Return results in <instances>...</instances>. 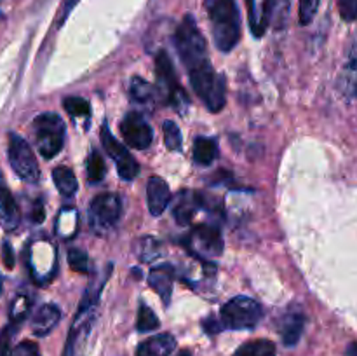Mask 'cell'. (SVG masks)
Masks as SVG:
<instances>
[{"mask_svg": "<svg viewBox=\"0 0 357 356\" xmlns=\"http://www.w3.org/2000/svg\"><path fill=\"white\" fill-rule=\"evenodd\" d=\"M121 212L122 202L117 194H112V192L98 194L89 206L91 223H93V227L96 225L98 229H108V227L115 225V222L121 216Z\"/></svg>", "mask_w": 357, "mask_h": 356, "instance_id": "obj_10", "label": "cell"}, {"mask_svg": "<svg viewBox=\"0 0 357 356\" xmlns=\"http://www.w3.org/2000/svg\"><path fill=\"white\" fill-rule=\"evenodd\" d=\"M136 328H138V332H152L159 328V318L155 316V313H153L146 304H142V306H139Z\"/></svg>", "mask_w": 357, "mask_h": 356, "instance_id": "obj_26", "label": "cell"}, {"mask_svg": "<svg viewBox=\"0 0 357 356\" xmlns=\"http://www.w3.org/2000/svg\"><path fill=\"white\" fill-rule=\"evenodd\" d=\"M10 356H40V349L35 342L23 341L10 351Z\"/></svg>", "mask_w": 357, "mask_h": 356, "instance_id": "obj_32", "label": "cell"}, {"mask_svg": "<svg viewBox=\"0 0 357 356\" xmlns=\"http://www.w3.org/2000/svg\"><path fill=\"white\" fill-rule=\"evenodd\" d=\"M291 0H272L271 2V21H275L278 27H284Z\"/></svg>", "mask_w": 357, "mask_h": 356, "instance_id": "obj_30", "label": "cell"}, {"mask_svg": "<svg viewBox=\"0 0 357 356\" xmlns=\"http://www.w3.org/2000/svg\"><path fill=\"white\" fill-rule=\"evenodd\" d=\"M63 107L73 117H82V115H89L91 105L89 101L84 100L80 96H68L63 100Z\"/></svg>", "mask_w": 357, "mask_h": 356, "instance_id": "obj_27", "label": "cell"}, {"mask_svg": "<svg viewBox=\"0 0 357 356\" xmlns=\"http://www.w3.org/2000/svg\"><path fill=\"white\" fill-rule=\"evenodd\" d=\"M173 281H174V271L171 265H157L150 271L149 274V285L155 290L160 295L164 302H169L171 293H173Z\"/></svg>", "mask_w": 357, "mask_h": 356, "instance_id": "obj_18", "label": "cell"}, {"mask_svg": "<svg viewBox=\"0 0 357 356\" xmlns=\"http://www.w3.org/2000/svg\"><path fill=\"white\" fill-rule=\"evenodd\" d=\"M202 205H204V202H202V195L199 194V192L181 191L173 206L174 218H176V222L181 223V225H188Z\"/></svg>", "mask_w": 357, "mask_h": 356, "instance_id": "obj_14", "label": "cell"}, {"mask_svg": "<svg viewBox=\"0 0 357 356\" xmlns=\"http://www.w3.org/2000/svg\"><path fill=\"white\" fill-rule=\"evenodd\" d=\"M101 143H103L105 150L110 154L112 157L117 163V173L122 180H132L136 178V175L139 173V166L136 163L135 157L129 154V150L112 135V131L108 129L107 124H103L101 128Z\"/></svg>", "mask_w": 357, "mask_h": 356, "instance_id": "obj_9", "label": "cell"}, {"mask_svg": "<svg viewBox=\"0 0 357 356\" xmlns=\"http://www.w3.org/2000/svg\"><path fill=\"white\" fill-rule=\"evenodd\" d=\"M176 348V339L171 334H157L136 348V356H169Z\"/></svg>", "mask_w": 357, "mask_h": 356, "instance_id": "obj_17", "label": "cell"}, {"mask_svg": "<svg viewBox=\"0 0 357 356\" xmlns=\"http://www.w3.org/2000/svg\"><path fill=\"white\" fill-rule=\"evenodd\" d=\"M176 356H192V353L188 351V349H185V351H180V353H178Z\"/></svg>", "mask_w": 357, "mask_h": 356, "instance_id": "obj_40", "label": "cell"}, {"mask_svg": "<svg viewBox=\"0 0 357 356\" xmlns=\"http://www.w3.org/2000/svg\"><path fill=\"white\" fill-rule=\"evenodd\" d=\"M162 131H164V143H166L167 149L173 150V152L181 150L183 138H181V131H180V128L176 126V122L166 121L162 126Z\"/></svg>", "mask_w": 357, "mask_h": 356, "instance_id": "obj_25", "label": "cell"}, {"mask_svg": "<svg viewBox=\"0 0 357 356\" xmlns=\"http://www.w3.org/2000/svg\"><path fill=\"white\" fill-rule=\"evenodd\" d=\"M7 156H9L10 168L21 180L28 181V184H37L40 178V168H38L37 157L26 140L21 138L16 133H10Z\"/></svg>", "mask_w": 357, "mask_h": 356, "instance_id": "obj_8", "label": "cell"}, {"mask_svg": "<svg viewBox=\"0 0 357 356\" xmlns=\"http://www.w3.org/2000/svg\"><path fill=\"white\" fill-rule=\"evenodd\" d=\"M28 313H30V299L24 295L16 297V300L10 306V321H13V325L21 323L28 316Z\"/></svg>", "mask_w": 357, "mask_h": 356, "instance_id": "obj_29", "label": "cell"}, {"mask_svg": "<svg viewBox=\"0 0 357 356\" xmlns=\"http://www.w3.org/2000/svg\"><path fill=\"white\" fill-rule=\"evenodd\" d=\"M218 51L229 52L241 38V14L236 0H204Z\"/></svg>", "mask_w": 357, "mask_h": 356, "instance_id": "obj_1", "label": "cell"}, {"mask_svg": "<svg viewBox=\"0 0 357 356\" xmlns=\"http://www.w3.org/2000/svg\"><path fill=\"white\" fill-rule=\"evenodd\" d=\"M232 356H275V344L268 339L244 342Z\"/></svg>", "mask_w": 357, "mask_h": 356, "instance_id": "obj_20", "label": "cell"}, {"mask_svg": "<svg viewBox=\"0 0 357 356\" xmlns=\"http://www.w3.org/2000/svg\"><path fill=\"white\" fill-rule=\"evenodd\" d=\"M21 222V212L17 206L16 199L13 198L9 188L0 181V225L3 230L10 232V230L17 229Z\"/></svg>", "mask_w": 357, "mask_h": 356, "instance_id": "obj_15", "label": "cell"}, {"mask_svg": "<svg viewBox=\"0 0 357 356\" xmlns=\"http://www.w3.org/2000/svg\"><path fill=\"white\" fill-rule=\"evenodd\" d=\"M105 173H107V166H105L103 157L100 152L93 150L89 159H87V178H89L91 184H94V181L103 180Z\"/></svg>", "mask_w": 357, "mask_h": 356, "instance_id": "obj_24", "label": "cell"}, {"mask_svg": "<svg viewBox=\"0 0 357 356\" xmlns=\"http://www.w3.org/2000/svg\"><path fill=\"white\" fill-rule=\"evenodd\" d=\"M338 10L344 21H354L357 17V0H338Z\"/></svg>", "mask_w": 357, "mask_h": 356, "instance_id": "obj_33", "label": "cell"}, {"mask_svg": "<svg viewBox=\"0 0 357 356\" xmlns=\"http://www.w3.org/2000/svg\"><path fill=\"white\" fill-rule=\"evenodd\" d=\"M321 0H300V23L302 24H309L310 21L316 17L317 9H319Z\"/></svg>", "mask_w": 357, "mask_h": 356, "instance_id": "obj_31", "label": "cell"}, {"mask_svg": "<svg viewBox=\"0 0 357 356\" xmlns=\"http://www.w3.org/2000/svg\"><path fill=\"white\" fill-rule=\"evenodd\" d=\"M356 93H357V86H356Z\"/></svg>", "mask_w": 357, "mask_h": 356, "instance_id": "obj_41", "label": "cell"}, {"mask_svg": "<svg viewBox=\"0 0 357 356\" xmlns=\"http://www.w3.org/2000/svg\"><path fill=\"white\" fill-rule=\"evenodd\" d=\"M121 133L124 136L126 143L132 147V149L145 150L153 142V129L143 119V115L136 114V112H131V114H128L122 119Z\"/></svg>", "mask_w": 357, "mask_h": 356, "instance_id": "obj_12", "label": "cell"}, {"mask_svg": "<svg viewBox=\"0 0 357 356\" xmlns=\"http://www.w3.org/2000/svg\"><path fill=\"white\" fill-rule=\"evenodd\" d=\"M174 45L180 54L181 61L187 66V70L195 68V66L202 65V63L209 61L208 58V44L199 30L197 23H195L194 16L187 14L178 24L176 31H174Z\"/></svg>", "mask_w": 357, "mask_h": 356, "instance_id": "obj_3", "label": "cell"}, {"mask_svg": "<svg viewBox=\"0 0 357 356\" xmlns=\"http://www.w3.org/2000/svg\"><path fill=\"white\" fill-rule=\"evenodd\" d=\"M10 339H13V330L9 327L0 332V356H10Z\"/></svg>", "mask_w": 357, "mask_h": 356, "instance_id": "obj_34", "label": "cell"}, {"mask_svg": "<svg viewBox=\"0 0 357 356\" xmlns=\"http://www.w3.org/2000/svg\"><path fill=\"white\" fill-rule=\"evenodd\" d=\"M202 327H204L206 334H218L223 328L222 321H216L215 318H208V320L202 321Z\"/></svg>", "mask_w": 357, "mask_h": 356, "instance_id": "obj_36", "label": "cell"}, {"mask_svg": "<svg viewBox=\"0 0 357 356\" xmlns=\"http://www.w3.org/2000/svg\"><path fill=\"white\" fill-rule=\"evenodd\" d=\"M52 180H54L56 188H58L63 195H73L77 187H79L75 175H73V171L66 166L54 168V171H52Z\"/></svg>", "mask_w": 357, "mask_h": 356, "instance_id": "obj_22", "label": "cell"}, {"mask_svg": "<svg viewBox=\"0 0 357 356\" xmlns=\"http://www.w3.org/2000/svg\"><path fill=\"white\" fill-rule=\"evenodd\" d=\"M68 262L70 267L75 272H82V274H87L89 272V257L84 250L80 248H72L68 250Z\"/></svg>", "mask_w": 357, "mask_h": 356, "instance_id": "obj_28", "label": "cell"}, {"mask_svg": "<svg viewBox=\"0 0 357 356\" xmlns=\"http://www.w3.org/2000/svg\"><path fill=\"white\" fill-rule=\"evenodd\" d=\"M77 2H79V0H66V2H65V7H63V17H61V21L65 20L66 14H68L70 10H72V7L75 6Z\"/></svg>", "mask_w": 357, "mask_h": 356, "instance_id": "obj_38", "label": "cell"}, {"mask_svg": "<svg viewBox=\"0 0 357 356\" xmlns=\"http://www.w3.org/2000/svg\"><path fill=\"white\" fill-rule=\"evenodd\" d=\"M59 318H61V311H59L58 306H54V304H44L33 314L31 330H33V334L37 337H45V335H49L54 330L56 325L59 323Z\"/></svg>", "mask_w": 357, "mask_h": 356, "instance_id": "obj_16", "label": "cell"}, {"mask_svg": "<svg viewBox=\"0 0 357 356\" xmlns=\"http://www.w3.org/2000/svg\"><path fill=\"white\" fill-rule=\"evenodd\" d=\"M218 156V147L213 140L204 138V136H199L194 142V161L201 166H208Z\"/></svg>", "mask_w": 357, "mask_h": 356, "instance_id": "obj_21", "label": "cell"}, {"mask_svg": "<svg viewBox=\"0 0 357 356\" xmlns=\"http://www.w3.org/2000/svg\"><path fill=\"white\" fill-rule=\"evenodd\" d=\"M146 202H149V212L153 216H159L166 212L171 202V191L164 178L150 177L146 184Z\"/></svg>", "mask_w": 357, "mask_h": 356, "instance_id": "obj_13", "label": "cell"}, {"mask_svg": "<svg viewBox=\"0 0 357 356\" xmlns=\"http://www.w3.org/2000/svg\"><path fill=\"white\" fill-rule=\"evenodd\" d=\"M195 255L202 257H220L223 251V237L220 234V229L208 223L195 225L190 234V244Z\"/></svg>", "mask_w": 357, "mask_h": 356, "instance_id": "obj_11", "label": "cell"}, {"mask_svg": "<svg viewBox=\"0 0 357 356\" xmlns=\"http://www.w3.org/2000/svg\"><path fill=\"white\" fill-rule=\"evenodd\" d=\"M345 356H357V341L351 342V344L347 346V349H345Z\"/></svg>", "mask_w": 357, "mask_h": 356, "instance_id": "obj_39", "label": "cell"}, {"mask_svg": "<svg viewBox=\"0 0 357 356\" xmlns=\"http://www.w3.org/2000/svg\"><path fill=\"white\" fill-rule=\"evenodd\" d=\"M129 94H131L132 100L138 101V103L150 101L153 96L152 84H149L145 79H142V77H132L131 86H129Z\"/></svg>", "mask_w": 357, "mask_h": 356, "instance_id": "obj_23", "label": "cell"}, {"mask_svg": "<svg viewBox=\"0 0 357 356\" xmlns=\"http://www.w3.org/2000/svg\"><path fill=\"white\" fill-rule=\"evenodd\" d=\"M305 328V316L300 313H289L286 314L284 320L281 323V337L284 346H295L300 341Z\"/></svg>", "mask_w": 357, "mask_h": 356, "instance_id": "obj_19", "label": "cell"}, {"mask_svg": "<svg viewBox=\"0 0 357 356\" xmlns=\"http://www.w3.org/2000/svg\"><path fill=\"white\" fill-rule=\"evenodd\" d=\"M2 260H3V265H6L7 269L14 267V253H13V248H10L9 243L2 244Z\"/></svg>", "mask_w": 357, "mask_h": 356, "instance_id": "obj_35", "label": "cell"}, {"mask_svg": "<svg viewBox=\"0 0 357 356\" xmlns=\"http://www.w3.org/2000/svg\"><path fill=\"white\" fill-rule=\"evenodd\" d=\"M44 216H45L44 205H42V201H35L33 209H31V220L37 223H40V222H44Z\"/></svg>", "mask_w": 357, "mask_h": 356, "instance_id": "obj_37", "label": "cell"}, {"mask_svg": "<svg viewBox=\"0 0 357 356\" xmlns=\"http://www.w3.org/2000/svg\"><path fill=\"white\" fill-rule=\"evenodd\" d=\"M103 283L98 286H89L86 297L80 300L79 311H77L75 318H73L72 328H70L68 339H66L63 356H84V353H86L87 341H89L94 321H96L98 300H100V292Z\"/></svg>", "mask_w": 357, "mask_h": 356, "instance_id": "obj_2", "label": "cell"}, {"mask_svg": "<svg viewBox=\"0 0 357 356\" xmlns=\"http://www.w3.org/2000/svg\"><path fill=\"white\" fill-rule=\"evenodd\" d=\"M190 75V84L194 87L195 94L199 100L206 105L211 112H220L225 107L227 101V91H225V80L222 75L215 72L211 63L206 61L202 65L195 66V68L188 70Z\"/></svg>", "mask_w": 357, "mask_h": 356, "instance_id": "obj_4", "label": "cell"}, {"mask_svg": "<svg viewBox=\"0 0 357 356\" xmlns=\"http://www.w3.org/2000/svg\"><path fill=\"white\" fill-rule=\"evenodd\" d=\"M264 318V309L260 304L250 297H234L220 311V321L223 328L230 330H251Z\"/></svg>", "mask_w": 357, "mask_h": 356, "instance_id": "obj_6", "label": "cell"}, {"mask_svg": "<svg viewBox=\"0 0 357 356\" xmlns=\"http://www.w3.org/2000/svg\"><path fill=\"white\" fill-rule=\"evenodd\" d=\"M33 133L37 150L44 159H52L58 156L65 145V122L58 114L45 112L35 117Z\"/></svg>", "mask_w": 357, "mask_h": 356, "instance_id": "obj_5", "label": "cell"}, {"mask_svg": "<svg viewBox=\"0 0 357 356\" xmlns=\"http://www.w3.org/2000/svg\"><path fill=\"white\" fill-rule=\"evenodd\" d=\"M155 73L157 86H159L164 101L169 103L176 112H185V108L188 107V96L178 84L176 72H174L173 63L166 51H160L155 56Z\"/></svg>", "mask_w": 357, "mask_h": 356, "instance_id": "obj_7", "label": "cell"}]
</instances>
